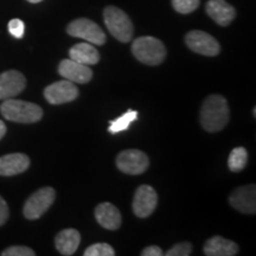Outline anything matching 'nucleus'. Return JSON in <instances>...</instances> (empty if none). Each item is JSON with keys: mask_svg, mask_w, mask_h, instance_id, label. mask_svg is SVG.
<instances>
[{"mask_svg": "<svg viewBox=\"0 0 256 256\" xmlns=\"http://www.w3.org/2000/svg\"><path fill=\"white\" fill-rule=\"evenodd\" d=\"M158 204V194L150 185H142L136 188L133 200V212L140 218L151 216Z\"/></svg>", "mask_w": 256, "mask_h": 256, "instance_id": "9d476101", "label": "nucleus"}, {"mask_svg": "<svg viewBox=\"0 0 256 256\" xmlns=\"http://www.w3.org/2000/svg\"><path fill=\"white\" fill-rule=\"evenodd\" d=\"M132 52L139 62L147 66H158L164 62L166 48L158 38L144 36L133 42Z\"/></svg>", "mask_w": 256, "mask_h": 256, "instance_id": "7ed1b4c3", "label": "nucleus"}, {"mask_svg": "<svg viewBox=\"0 0 256 256\" xmlns=\"http://www.w3.org/2000/svg\"><path fill=\"white\" fill-rule=\"evenodd\" d=\"M0 112L6 120L19 124L38 122L43 118V110L40 106L23 100H14V98L2 102Z\"/></svg>", "mask_w": 256, "mask_h": 256, "instance_id": "f03ea898", "label": "nucleus"}, {"mask_svg": "<svg viewBox=\"0 0 256 256\" xmlns=\"http://www.w3.org/2000/svg\"><path fill=\"white\" fill-rule=\"evenodd\" d=\"M185 43L194 52L204 56H217L220 46L215 38L204 31L192 30L185 36Z\"/></svg>", "mask_w": 256, "mask_h": 256, "instance_id": "6e6552de", "label": "nucleus"}, {"mask_svg": "<svg viewBox=\"0 0 256 256\" xmlns=\"http://www.w3.org/2000/svg\"><path fill=\"white\" fill-rule=\"evenodd\" d=\"M26 87V80L17 70L0 74V100H8L20 94Z\"/></svg>", "mask_w": 256, "mask_h": 256, "instance_id": "f8f14e48", "label": "nucleus"}, {"mask_svg": "<svg viewBox=\"0 0 256 256\" xmlns=\"http://www.w3.org/2000/svg\"><path fill=\"white\" fill-rule=\"evenodd\" d=\"M30 166V158L23 153H11L0 156V176L11 177L23 174Z\"/></svg>", "mask_w": 256, "mask_h": 256, "instance_id": "2eb2a0df", "label": "nucleus"}, {"mask_svg": "<svg viewBox=\"0 0 256 256\" xmlns=\"http://www.w3.org/2000/svg\"><path fill=\"white\" fill-rule=\"evenodd\" d=\"M206 14L220 26H228L236 17V11L226 0H209L206 6Z\"/></svg>", "mask_w": 256, "mask_h": 256, "instance_id": "4468645a", "label": "nucleus"}, {"mask_svg": "<svg viewBox=\"0 0 256 256\" xmlns=\"http://www.w3.org/2000/svg\"><path fill=\"white\" fill-rule=\"evenodd\" d=\"M248 162V152L244 147H236L230 152L228 166L232 172H240L246 168Z\"/></svg>", "mask_w": 256, "mask_h": 256, "instance_id": "412c9836", "label": "nucleus"}, {"mask_svg": "<svg viewBox=\"0 0 256 256\" xmlns=\"http://www.w3.org/2000/svg\"><path fill=\"white\" fill-rule=\"evenodd\" d=\"M142 256H162L164 255L162 248L156 247V246H150V247L145 248L142 252Z\"/></svg>", "mask_w": 256, "mask_h": 256, "instance_id": "cd10ccee", "label": "nucleus"}, {"mask_svg": "<svg viewBox=\"0 0 256 256\" xmlns=\"http://www.w3.org/2000/svg\"><path fill=\"white\" fill-rule=\"evenodd\" d=\"M104 19L106 26L118 40L128 43L132 40L134 34L133 23L122 10L115 6H107L104 11Z\"/></svg>", "mask_w": 256, "mask_h": 256, "instance_id": "20e7f679", "label": "nucleus"}, {"mask_svg": "<svg viewBox=\"0 0 256 256\" xmlns=\"http://www.w3.org/2000/svg\"><path fill=\"white\" fill-rule=\"evenodd\" d=\"M203 250L208 256H234L238 252V246L222 236H214L206 242Z\"/></svg>", "mask_w": 256, "mask_h": 256, "instance_id": "f3484780", "label": "nucleus"}, {"mask_svg": "<svg viewBox=\"0 0 256 256\" xmlns=\"http://www.w3.org/2000/svg\"><path fill=\"white\" fill-rule=\"evenodd\" d=\"M10 216V210L4 198L0 196V226L6 223V220H8Z\"/></svg>", "mask_w": 256, "mask_h": 256, "instance_id": "bb28decb", "label": "nucleus"}, {"mask_svg": "<svg viewBox=\"0 0 256 256\" xmlns=\"http://www.w3.org/2000/svg\"><path fill=\"white\" fill-rule=\"evenodd\" d=\"M80 242H81V235L76 229H64L57 234L55 238L56 249L60 254L66 256L75 254Z\"/></svg>", "mask_w": 256, "mask_h": 256, "instance_id": "a211bd4d", "label": "nucleus"}, {"mask_svg": "<svg viewBox=\"0 0 256 256\" xmlns=\"http://www.w3.org/2000/svg\"><path fill=\"white\" fill-rule=\"evenodd\" d=\"M78 96V89L75 83L64 78V81H58L48 86L44 89V98L51 104H63L76 100Z\"/></svg>", "mask_w": 256, "mask_h": 256, "instance_id": "1a4fd4ad", "label": "nucleus"}, {"mask_svg": "<svg viewBox=\"0 0 256 256\" xmlns=\"http://www.w3.org/2000/svg\"><path fill=\"white\" fill-rule=\"evenodd\" d=\"M6 134V124L2 122V120H0V140L4 138Z\"/></svg>", "mask_w": 256, "mask_h": 256, "instance_id": "c85d7f7f", "label": "nucleus"}, {"mask_svg": "<svg viewBox=\"0 0 256 256\" xmlns=\"http://www.w3.org/2000/svg\"><path fill=\"white\" fill-rule=\"evenodd\" d=\"M28 2H32V4H37V2H43V0H28Z\"/></svg>", "mask_w": 256, "mask_h": 256, "instance_id": "c756f323", "label": "nucleus"}, {"mask_svg": "<svg viewBox=\"0 0 256 256\" xmlns=\"http://www.w3.org/2000/svg\"><path fill=\"white\" fill-rule=\"evenodd\" d=\"M148 156L139 150H126L116 156L118 168L126 174H142L148 168Z\"/></svg>", "mask_w": 256, "mask_h": 256, "instance_id": "0eeeda50", "label": "nucleus"}, {"mask_svg": "<svg viewBox=\"0 0 256 256\" xmlns=\"http://www.w3.org/2000/svg\"><path fill=\"white\" fill-rule=\"evenodd\" d=\"M58 74L63 78L74 83H88L92 78V72L89 66L76 62L72 58L60 60Z\"/></svg>", "mask_w": 256, "mask_h": 256, "instance_id": "ddd939ff", "label": "nucleus"}, {"mask_svg": "<svg viewBox=\"0 0 256 256\" xmlns=\"http://www.w3.org/2000/svg\"><path fill=\"white\" fill-rule=\"evenodd\" d=\"M192 252V244L190 242H180L174 244L170 250L166 252L168 256H188Z\"/></svg>", "mask_w": 256, "mask_h": 256, "instance_id": "b1692460", "label": "nucleus"}, {"mask_svg": "<svg viewBox=\"0 0 256 256\" xmlns=\"http://www.w3.org/2000/svg\"><path fill=\"white\" fill-rule=\"evenodd\" d=\"M230 206L242 214L252 215L256 211V188L254 184L235 188L229 196Z\"/></svg>", "mask_w": 256, "mask_h": 256, "instance_id": "9b49d317", "label": "nucleus"}, {"mask_svg": "<svg viewBox=\"0 0 256 256\" xmlns=\"http://www.w3.org/2000/svg\"><path fill=\"white\" fill-rule=\"evenodd\" d=\"M55 198L56 191L52 188L46 186L37 190L25 202L23 208V214L25 218L30 220L40 218L52 206L54 202H55Z\"/></svg>", "mask_w": 256, "mask_h": 256, "instance_id": "39448f33", "label": "nucleus"}, {"mask_svg": "<svg viewBox=\"0 0 256 256\" xmlns=\"http://www.w3.org/2000/svg\"><path fill=\"white\" fill-rule=\"evenodd\" d=\"M66 32L72 37L82 38L95 46H104L106 43V34L95 22L87 18H78L72 20L66 28Z\"/></svg>", "mask_w": 256, "mask_h": 256, "instance_id": "423d86ee", "label": "nucleus"}, {"mask_svg": "<svg viewBox=\"0 0 256 256\" xmlns=\"http://www.w3.org/2000/svg\"><path fill=\"white\" fill-rule=\"evenodd\" d=\"M70 58L84 66H94L100 60V54L89 43H78L69 50Z\"/></svg>", "mask_w": 256, "mask_h": 256, "instance_id": "6ab92c4d", "label": "nucleus"}, {"mask_svg": "<svg viewBox=\"0 0 256 256\" xmlns=\"http://www.w3.org/2000/svg\"><path fill=\"white\" fill-rule=\"evenodd\" d=\"M8 31L17 40H22L24 37L25 32V25L24 22L20 19H12L8 23Z\"/></svg>", "mask_w": 256, "mask_h": 256, "instance_id": "a878e982", "label": "nucleus"}, {"mask_svg": "<svg viewBox=\"0 0 256 256\" xmlns=\"http://www.w3.org/2000/svg\"><path fill=\"white\" fill-rule=\"evenodd\" d=\"M200 124L210 133L222 130L230 119L228 102L222 95H210L204 100L200 110Z\"/></svg>", "mask_w": 256, "mask_h": 256, "instance_id": "f257e3e1", "label": "nucleus"}, {"mask_svg": "<svg viewBox=\"0 0 256 256\" xmlns=\"http://www.w3.org/2000/svg\"><path fill=\"white\" fill-rule=\"evenodd\" d=\"M138 115H139V113L136 110H128V112H126L124 115H121L120 118H116L115 120L110 121L108 130L112 134H116L124 132V130H127L130 128V124L138 119Z\"/></svg>", "mask_w": 256, "mask_h": 256, "instance_id": "aec40b11", "label": "nucleus"}, {"mask_svg": "<svg viewBox=\"0 0 256 256\" xmlns=\"http://www.w3.org/2000/svg\"><path fill=\"white\" fill-rule=\"evenodd\" d=\"M95 218L101 226L107 230H118L121 226L120 211L112 203H101L95 209Z\"/></svg>", "mask_w": 256, "mask_h": 256, "instance_id": "dca6fc26", "label": "nucleus"}, {"mask_svg": "<svg viewBox=\"0 0 256 256\" xmlns=\"http://www.w3.org/2000/svg\"><path fill=\"white\" fill-rule=\"evenodd\" d=\"M200 0H172V6L178 14H188L198 8Z\"/></svg>", "mask_w": 256, "mask_h": 256, "instance_id": "5701e85b", "label": "nucleus"}, {"mask_svg": "<svg viewBox=\"0 0 256 256\" xmlns=\"http://www.w3.org/2000/svg\"><path fill=\"white\" fill-rule=\"evenodd\" d=\"M2 256H34L36 252L31 248L24 247V246H14V247L6 248L4 252H2Z\"/></svg>", "mask_w": 256, "mask_h": 256, "instance_id": "393cba45", "label": "nucleus"}, {"mask_svg": "<svg viewBox=\"0 0 256 256\" xmlns=\"http://www.w3.org/2000/svg\"><path fill=\"white\" fill-rule=\"evenodd\" d=\"M84 256H114L115 252L113 247L108 243H95L86 249L83 252Z\"/></svg>", "mask_w": 256, "mask_h": 256, "instance_id": "4be33fe9", "label": "nucleus"}]
</instances>
